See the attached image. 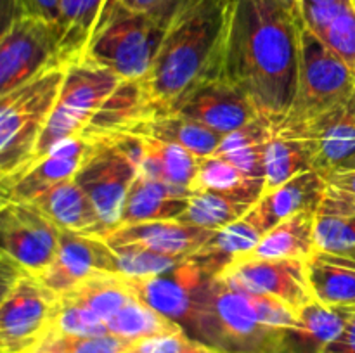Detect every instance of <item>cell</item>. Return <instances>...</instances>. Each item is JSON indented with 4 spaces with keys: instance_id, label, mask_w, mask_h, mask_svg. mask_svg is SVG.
<instances>
[{
    "instance_id": "6da1fadb",
    "label": "cell",
    "mask_w": 355,
    "mask_h": 353,
    "mask_svg": "<svg viewBox=\"0 0 355 353\" xmlns=\"http://www.w3.org/2000/svg\"><path fill=\"white\" fill-rule=\"evenodd\" d=\"M302 12L279 0H234L220 76L250 97L257 113L279 127L290 113L300 68Z\"/></svg>"
},
{
    "instance_id": "7a4b0ae2",
    "label": "cell",
    "mask_w": 355,
    "mask_h": 353,
    "mask_svg": "<svg viewBox=\"0 0 355 353\" xmlns=\"http://www.w3.org/2000/svg\"><path fill=\"white\" fill-rule=\"evenodd\" d=\"M234 0H179L144 83L155 111L168 109L205 80L220 76Z\"/></svg>"
},
{
    "instance_id": "3957f363",
    "label": "cell",
    "mask_w": 355,
    "mask_h": 353,
    "mask_svg": "<svg viewBox=\"0 0 355 353\" xmlns=\"http://www.w3.org/2000/svg\"><path fill=\"white\" fill-rule=\"evenodd\" d=\"M69 64L54 61L0 96V176L19 173L33 159L64 85Z\"/></svg>"
},
{
    "instance_id": "277c9868",
    "label": "cell",
    "mask_w": 355,
    "mask_h": 353,
    "mask_svg": "<svg viewBox=\"0 0 355 353\" xmlns=\"http://www.w3.org/2000/svg\"><path fill=\"white\" fill-rule=\"evenodd\" d=\"M177 2L170 0L156 10H132L116 0L97 28L85 57L123 80H146Z\"/></svg>"
},
{
    "instance_id": "5b68a950",
    "label": "cell",
    "mask_w": 355,
    "mask_h": 353,
    "mask_svg": "<svg viewBox=\"0 0 355 353\" xmlns=\"http://www.w3.org/2000/svg\"><path fill=\"white\" fill-rule=\"evenodd\" d=\"M189 338L227 353H283L286 332L262 324L252 294L232 289L211 277Z\"/></svg>"
},
{
    "instance_id": "8992f818",
    "label": "cell",
    "mask_w": 355,
    "mask_h": 353,
    "mask_svg": "<svg viewBox=\"0 0 355 353\" xmlns=\"http://www.w3.org/2000/svg\"><path fill=\"white\" fill-rule=\"evenodd\" d=\"M355 90V76L349 66L305 24L300 28L298 85L290 113L276 128L298 134L315 118L349 99Z\"/></svg>"
},
{
    "instance_id": "52a82bcc",
    "label": "cell",
    "mask_w": 355,
    "mask_h": 353,
    "mask_svg": "<svg viewBox=\"0 0 355 353\" xmlns=\"http://www.w3.org/2000/svg\"><path fill=\"white\" fill-rule=\"evenodd\" d=\"M3 291L0 301V350L28 353L51 331L59 294L38 275L2 258Z\"/></svg>"
},
{
    "instance_id": "ba28073f",
    "label": "cell",
    "mask_w": 355,
    "mask_h": 353,
    "mask_svg": "<svg viewBox=\"0 0 355 353\" xmlns=\"http://www.w3.org/2000/svg\"><path fill=\"white\" fill-rule=\"evenodd\" d=\"M121 82L123 78L113 69L89 57H82L69 64L54 113L42 134L33 159L24 168L44 158L59 142L83 135L90 121L96 118Z\"/></svg>"
},
{
    "instance_id": "9c48e42d",
    "label": "cell",
    "mask_w": 355,
    "mask_h": 353,
    "mask_svg": "<svg viewBox=\"0 0 355 353\" xmlns=\"http://www.w3.org/2000/svg\"><path fill=\"white\" fill-rule=\"evenodd\" d=\"M2 258L40 277L58 256L61 230L33 204L2 199Z\"/></svg>"
},
{
    "instance_id": "30bf717a",
    "label": "cell",
    "mask_w": 355,
    "mask_h": 353,
    "mask_svg": "<svg viewBox=\"0 0 355 353\" xmlns=\"http://www.w3.org/2000/svg\"><path fill=\"white\" fill-rule=\"evenodd\" d=\"M75 180L85 190L107 234L121 224L128 190L137 176V166L113 141H96Z\"/></svg>"
},
{
    "instance_id": "8fae6325",
    "label": "cell",
    "mask_w": 355,
    "mask_h": 353,
    "mask_svg": "<svg viewBox=\"0 0 355 353\" xmlns=\"http://www.w3.org/2000/svg\"><path fill=\"white\" fill-rule=\"evenodd\" d=\"M54 61H59L54 23L28 16L9 17L0 38V96Z\"/></svg>"
},
{
    "instance_id": "7c38bea8",
    "label": "cell",
    "mask_w": 355,
    "mask_h": 353,
    "mask_svg": "<svg viewBox=\"0 0 355 353\" xmlns=\"http://www.w3.org/2000/svg\"><path fill=\"white\" fill-rule=\"evenodd\" d=\"M215 279L243 293L274 296L297 311L315 300L309 284L307 260H262L246 255Z\"/></svg>"
},
{
    "instance_id": "4fadbf2b",
    "label": "cell",
    "mask_w": 355,
    "mask_h": 353,
    "mask_svg": "<svg viewBox=\"0 0 355 353\" xmlns=\"http://www.w3.org/2000/svg\"><path fill=\"white\" fill-rule=\"evenodd\" d=\"M211 277L189 260L162 275L127 279L132 296L177 322L189 336Z\"/></svg>"
},
{
    "instance_id": "5bb4252c",
    "label": "cell",
    "mask_w": 355,
    "mask_h": 353,
    "mask_svg": "<svg viewBox=\"0 0 355 353\" xmlns=\"http://www.w3.org/2000/svg\"><path fill=\"white\" fill-rule=\"evenodd\" d=\"M165 111L182 114L220 135L260 118L250 97L222 76L198 83Z\"/></svg>"
},
{
    "instance_id": "9a60e30c",
    "label": "cell",
    "mask_w": 355,
    "mask_h": 353,
    "mask_svg": "<svg viewBox=\"0 0 355 353\" xmlns=\"http://www.w3.org/2000/svg\"><path fill=\"white\" fill-rule=\"evenodd\" d=\"M96 144V141L85 135L59 142L44 158L2 180V199L31 203L62 180L75 179Z\"/></svg>"
},
{
    "instance_id": "2e32d148",
    "label": "cell",
    "mask_w": 355,
    "mask_h": 353,
    "mask_svg": "<svg viewBox=\"0 0 355 353\" xmlns=\"http://www.w3.org/2000/svg\"><path fill=\"white\" fill-rule=\"evenodd\" d=\"M288 135L304 142L312 170L328 179L355 154V90L349 99L315 118L304 130Z\"/></svg>"
},
{
    "instance_id": "e0dca14e",
    "label": "cell",
    "mask_w": 355,
    "mask_h": 353,
    "mask_svg": "<svg viewBox=\"0 0 355 353\" xmlns=\"http://www.w3.org/2000/svg\"><path fill=\"white\" fill-rule=\"evenodd\" d=\"M116 253L103 237L61 230L58 256L40 279L54 293L64 294L76 284L99 272H114Z\"/></svg>"
},
{
    "instance_id": "ac0fdd59",
    "label": "cell",
    "mask_w": 355,
    "mask_h": 353,
    "mask_svg": "<svg viewBox=\"0 0 355 353\" xmlns=\"http://www.w3.org/2000/svg\"><path fill=\"white\" fill-rule=\"evenodd\" d=\"M214 230L194 227L180 220L141 221V224L121 225L107 234L104 241L111 248L137 246L170 258L186 260L203 246Z\"/></svg>"
},
{
    "instance_id": "d6986e66",
    "label": "cell",
    "mask_w": 355,
    "mask_h": 353,
    "mask_svg": "<svg viewBox=\"0 0 355 353\" xmlns=\"http://www.w3.org/2000/svg\"><path fill=\"white\" fill-rule=\"evenodd\" d=\"M33 204L59 230L89 237H106L107 228L101 221L96 208L75 179L59 182L35 197Z\"/></svg>"
},
{
    "instance_id": "ffe728a7",
    "label": "cell",
    "mask_w": 355,
    "mask_h": 353,
    "mask_svg": "<svg viewBox=\"0 0 355 353\" xmlns=\"http://www.w3.org/2000/svg\"><path fill=\"white\" fill-rule=\"evenodd\" d=\"M329 182L315 170L300 173L270 192H263L250 210L253 220L263 232L276 227L284 218H290L300 211L318 210Z\"/></svg>"
},
{
    "instance_id": "44dd1931",
    "label": "cell",
    "mask_w": 355,
    "mask_h": 353,
    "mask_svg": "<svg viewBox=\"0 0 355 353\" xmlns=\"http://www.w3.org/2000/svg\"><path fill=\"white\" fill-rule=\"evenodd\" d=\"M315 248L355 260V194L328 185L315 210Z\"/></svg>"
},
{
    "instance_id": "7402d4cb",
    "label": "cell",
    "mask_w": 355,
    "mask_h": 353,
    "mask_svg": "<svg viewBox=\"0 0 355 353\" xmlns=\"http://www.w3.org/2000/svg\"><path fill=\"white\" fill-rule=\"evenodd\" d=\"M116 0H61L58 33V59L73 64L85 57L97 28Z\"/></svg>"
},
{
    "instance_id": "603a6c76",
    "label": "cell",
    "mask_w": 355,
    "mask_h": 353,
    "mask_svg": "<svg viewBox=\"0 0 355 353\" xmlns=\"http://www.w3.org/2000/svg\"><path fill=\"white\" fill-rule=\"evenodd\" d=\"M266 232L248 213L238 221L214 230L196 253L189 256L191 263L203 270L207 275L217 277L224 269L241 256L255 251Z\"/></svg>"
},
{
    "instance_id": "cb8c5ba5",
    "label": "cell",
    "mask_w": 355,
    "mask_h": 353,
    "mask_svg": "<svg viewBox=\"0 0 355 353\" xmlns=\"http://www.w3.org/2000/svg\"><path fill=\"white\" fill-rule=\"evenodd\" d=\"M191 194L184 187L137 175L128 190L120 227L141 221L179 220L189 204Z\"/></svg>"
},
{
    "instance_id": "d4e9b609",
    "label": "cell",
    "mask_w": 355,
    "mask_h": 353,
    "mask_svg": "<svg viewBox=\"0 0 355 353\" xmlns=\"http://www.w3.org/2000/svg\"><path fill=\"white\" fill-rule=\"evenodd\" d=\"M305 24L349 66L355 76V7L350 0L302 6Z\"/></svg>"
},
{
    "instance_id": "484cf974",
    "label": "cell",
    "mask_w": 355,
    "mask_h": 353,
    "mask_svg": "<svg viewBox=\"0 0 355 353\" xmlns=\"http://www.w3.org/2000/svg\"><path fill=\"white\" fill-rule=\"evenodd\" d=\"M128 134L173 142V144L186 147L198 158H208V156L215 154L222 137H224V135L203 127L198 121L189 120L173 111H155L148 118L139 121Z\"/></svg>"
},
{
    "instance_id": "4316f807",
    "label": "cell",
    "mask_w": 355,
    "mask_h": 353,
    "mask_svg": "<svg viewBox=\"0 0 355 353\" xmlns=\"http://www.w3.org/2000/svg\"><path fill=\"white\" fill-rule=\"evenodd\" d=\"M315 248V210L300 211L267 230L250 253L262 260H307Z\"/></svg>"
},
{
    "instance_id": "83f0119b",
    "label": "cell",
    "mask_w": 355,
    "mask_h": 353,
    "mask_svg": "<svg viewBox=\"0 0 355 353\" xmlns=\"http://www.w3.org/2000/svg\"><path fill=\"white\" fill-rule=\"evenodd\" d=\"M142 138H144V152L139 161L137 175L191 190L201 158L173 142H165L146 135H142Z\"/></svg>"
},
{
    "instance_id": "f1b7e54d",
    "label": "cell",
    "mask_w": 355,
    "mask_h": 353,
    "mask_svg": "<svg viewBox=\"0 0 355 353\" xmlns=\"http://www.w3.org/2000/svg\"><path fill=\"white\" fill-rule=\"evenodd\" d=\"M274 132H276V127L270 121L262 116L257 118L252 123L224 135L215 151V156L227 159L245 175L263 179L266 147Z\"/></svg>"
},
{
    "instance_id": "f546056e",
    "label": "cell",
    "mask_w": 355,
    "mask_h": 353,
    "mask_svg": "<svg viewBox=\"0 0 355 353\" xmlns=\"http://www.w3.org/2000/svg\"><path fill=\"white\" fill-rule=\"evenodd\" d=\"M307 275L312 294L326 307H354L355 270L315 251L307 258Z\"/></svg>"
},
{
    "instance_id": "4dcf8cb0",
    "label": "cell",
    "mask_w": 355,
    "mask_h": 353,
    "mask_svg": "<svg viewBox=\"0 0 355 353\" xmlns=\"http://www.w3.org/2000/svg\"><path fill=\"white\" fill-rule=\"evenodd\" d=\"M255 204L238 194L196 190L191 194L189 204L179 220L205 230H218L245 217Z\"/></svg>"
},
{
    "instance_id": "1f68e13d",
    "label": "cell",
    "mask_w": 355,
    "mask_h": 353,
    "mask_svg": "<svg viewBox=\"0 0 355 353\" xmlns=\"http://www.w3.org/2000/svg\"><path fill=\"white\" fill-rule=\"evenodd\" d=\"M350 311L342 307H326L318 300L298 310V322L288 334L290 345H300L312 353H321L324 346L335 341L345 327Z\"/></svg>"
},
{
    "instance_id": "d6a6232c",
    "label": "cell",
    "mask_w": 355,
    "mask_h": 353,
    "mask_svg": "<svg viewBox=\"0 0 355 353\" xmlns=\"http://www.w3.org/2000/svg\"><path fill=\"white\" fill-rule=\"evenodd\" d=\"M59 296L83 305L99 315L106 324L134 298L128 289L127 279L113 272L94 273Z\"/></svg>"
},
{
    "instance_id": "836d02e7",
    "label": "cell",
    "mask_w": 355,
    "mask_h": 353,
    "mask_svg": "<svg viewBox=\"0 0 355 353\" xmlns=\"http://www.w3.org/2000/svg\"><path fill=\"white\" fill-rule=\"evenodd\" d=\"M312 170L311 156L304 142L293 135L274 132L263 159V192L277 189L293 176Z\"/></svg>"
},
{
    "instance_id": "e575fe53",
    "label": "cell",
    "mask_w": 355,
    "mask_h": 353,
    "mask_svg": "<svg viewBox=\"0 0 355 353\" xmlns=\"http://www.w3.org/2000/svg\"><path fill=\"white\" fill-rule=\"evenodd\" d=\"M263 185H266L263 179L245 175L227 159L211 154L208 158L200 159V168H198L191 192L215 190V192L238 194V196L257 203L262 197Z\"/></svg>"
},
{
    "instance_id": "d590c367",
    "label": "cell",
    "mask_w": 355,
    "mask_h": 353,
    "mask_svg": "<svg viewBox=\"0 0 355 353\" xmlns=\"http://www.w3.org/2000/svg\"><path fill=\"white\" fill-rule=\"evenodd\" d=\"M107 331L110 334L132 343L186 332L177 322L170 320L168 317L156 311L149 305L142 303L137 298H132L111 320H107Z\"/></svg>"
},
{
    "instance_id": "8d00e7d4",
    "label": "cell",
    "mask_w": 355,
    "mask_h": 353,
    "mask_svg": "<svg viewBox=\"0 0 355 353\" xmlns=\"http://www.w3.org/2000/svg\"><path fill=\"white\" fill-rule=\"evenodd\" d=\"M134 343L114 334L94 336H66L47 332L40 343L28 353H125Z\"/></svg>"
},
{
    "instance_id": "74e56055",
    "label": "cell",
    "mask_w": 355,
    "mask_h": 353,
    "mask_svg": "<svg viewBox=\"0 0 355 353\" xmlns=\"http://www.w3.org/2000/svg\"><path fill=\"white\" fill-rule=\"evenodd\" d=\"M116 253L114 272L125 279H141V277L162 275L175 269L182 260L158 255L149 249L137 246H121L113 248Z\"/></svg>"
},
{
    "instance_id": "f35d334b",
    "label": "cell",
    "mask_w": 355,
    "mask_h": 353,
    "mask_svg": "<svg viewBox=\"0 0 355 353\" xmlns=\"http://www.w3.org/2000/svg\"><path fill=\"white\" fill-rule=\"evenodd\" d=\"M49 332H58V334L66 336H82V338L110 334L107 324L99 315H96L83 305L66 300L62 296H59L58 310H55L54 320H52Z\"/></svg>"
},
{
    "instance_id": "ab89813d",
    "label": "cell",
    "mask_w": 355,
    "mask_h": 353,
    "mask_svg": "<svg viewBox=\"0 0 355 353\" xmlns=\"http://www.w3.org/2000/svg\"><path fill=\"white\" fill-rule=\"evenodd\" d=\"M191 341L193 339L186 332L158 336V338H148L134 343L132 348L125 353H186Z\"/></svg>"
},
{
    "instance_id": "60d3db41",
    "label": "cell",
    "mask_w": 355,
    "mask_h": 353,
    "mask_svg": "<svg viewBox=\"0 0 355 353\" xmlns=\"http://www.w3.org/2000/svg\"><path fill=\"white\" fill-rule=\"evenodd\" d=\"M10 17L28 16L44 19L47 23H54L59 17V6L61 0H9Z\"/></svg>"
},
{
    "instance_id": "b9f144b4",
    "label": "cell",
    "mask_w": 355,
    "mask_h": 353,
    "mask_svg": "<svg viewBox=\"0 0 355 353\" xmlns=\"http://www.w3.org/2000/svg\"><path fill=\"white\" fill-rule=\"evenodd\" d=\"M321 353H355V311H350L349 320L338 338L324 346Z\"/></svg>"
},
{
    "instance_id": "7bdbcfd3",
    "label": "cell",
    "mask_w": 355,
    "mask_h": 353,
    "mask_svg": "<svg viewBox=\"0 0 355 353\" xmlns=\"http://www.w3.org/2000/svg\"><path fill=\"white\" fill-rule=\"evenodd\" d=\"M326 180L329 182V185H335L338 189L349 190V192L355 194V170H350V172H333Z\"/></svg>"
},
{
    "instance_id": "ee69618b",
    "label": "cell",
    "mask_w": 355,
    "mask_h": 353,
    "mask_svg": "<svg viewBox=\"0 0 355 353\" xmlns=\"http://www.w3.org/2000/svg\"><path fill=\"white\" fill-rule=\"evenodd\" d=\"M168 2L170 0H120L121 6L132 10H156Z\"/></svg>"
},
{
    "instance_id": "f6af8a7d",
    "label": "cell",
    "mask_w": 355,
    "mask_h": 353,
    "mask_svg": "<svg viewBox=\"0 0 355 353\" xmlns=\"http://www.w3.org/2000/svg\"><path fill=\"white\" fill-rule=\"evenodd\" d=\"M186 353H227L224 352V350H218V348H214V346H208V345H203V343H198V341H191L189 346H187Z\"/></svg>"
},
{
    "instance_id": "bcb514c9",
    "label": "cell",
    "mask_w": 355,
    "mask_h": 353,
    "mask_svg": "<svg viewBox=\"0 0 355 353\" xmlns=\"http://www.w3.org/2000/svg\"><path fill=\"white\" fill-rule=\"evenodd\" d=\"M283 6H286L288 9L295 10V12H302V7H300V0H279Z\"/></svg>"
},
{
    "instance_id": "7dc6e473",
    "label": "cell",
    "mask_w": 355,
    "mask_h": 353,
    "mask_svg": "<svg viewBox=\"0 0 355 353\" xmlns=\"http://www.w3.org/2000/svg\"><path fill=\"white\" fill-rule=\"evenodd\" d=\"M326 255H328V253H326ZM329 256H331V258L335 260V262L342 263V265H347V266H350V269L355 270V260H352V258H343V256H335V255H329Z\"/></svg>"
},
{
    "instance_id": "c3c4849f",
    "label": "cell",
    "mask_w": 355,
    "mask_h": 353,
    "mask_svg": "<svg viewBox=\"0 0 355 353\" xmlns=\"http://www.w3.org/2000/svg\"><path fill=\"white\" fill-rule=\"evenodd\" d=\"M350 170H355V154L350 159H347L336 172H350Z\"/></svg>"
},
{
    "instance_id": "681fc988",
    "label": "cell",
    "mask_w": 355,
    "mask_h": 353,
    "mask_svg": "<svg viewBox=\"0 0 355 353\" xmlns=\"http://www.w3.org/2000/svg\"><path fill=\"white\" fill-rule=\"evenodd\" d=\"M331 2H338V0H300V7L302 6H319V3H331Z\"/></svg>"
},
{
    "instance_id": "f907efd6",
    "label": "cell",
    "mask_w": 355,
    "mask_h": 353,
    "mask_svg": "<svg viewBox=\"0 0 355 353\" xmlns=\"http://www.w3.org/2000/svg\"><path fill=\"white\" fill-rule=\"evenodd\" d=\"M342 308H347L349 311H355V305H354V307H342Z\"/></svg>"
},
{
    "instance_id": "816d5d0a",
    "label": "cell",
    "mask_w": 355,
    "mask_h": 353,
    "mask_svg": "<svg viewBox=\"0 0 355 353\" xmlns=\"http://www.w3.org/2000/svg\"><path fill=\"white\" fill-rule=\"evenodd\" d=\"M350 2H352V3H354V7H355V0H350Z\"/></svg>"
}]
</instances>
